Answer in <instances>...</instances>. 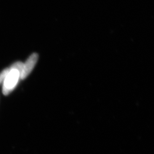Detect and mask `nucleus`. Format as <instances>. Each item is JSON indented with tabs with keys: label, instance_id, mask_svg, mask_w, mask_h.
<instances>
[{
	"label": "nucleus",
	"instance_id": "2",
	"mask_svg": "<svg viewBox=\"0 0 154 154\" xmlns=\"http://www.w3.org/2000/svg\"><path fill=\"white\" fill-rule=\"evenodd\" d=\"M38 55L36 53L32 54L28 58L25 63H23L22 70L20 72V79H24L30 74L35 67L38 60Z\"/></svg>",
	"mask_w": 154,
	"mask_h": 154
},
{
	"label": "nucleus",
	"instance_id": "3",
	"mask_svg": "<svg viewBox=\"0 0 154 154\" xmlns=\"http://www.w3.org/2000/svg\"><path fill=\"white\" fill-rule=\"evenodd\" d=\"M9 71V69H6L4 70L3 71H2V72L0 73V85L2 83H3V82Z\"/></svg>",
	"mask_w": 154,
	"mask_h": 154
},
{
	"label": "nucleus",
	"instance_id": "1",
	"mask_svg": "<svg viewBox=\"0 0 154 154\" xmlns=\"http://www.w3.org/2000/svg\"><path fill=\"white\" fill-rule=\"evenodd\" d=\"M20 71L17 69L10 67L3 82V93L5 95L9 94L16 87L20 79Z\"/></svg>",
	"mask_w": 154,
	"mask_h": 154
}]
</instances>
